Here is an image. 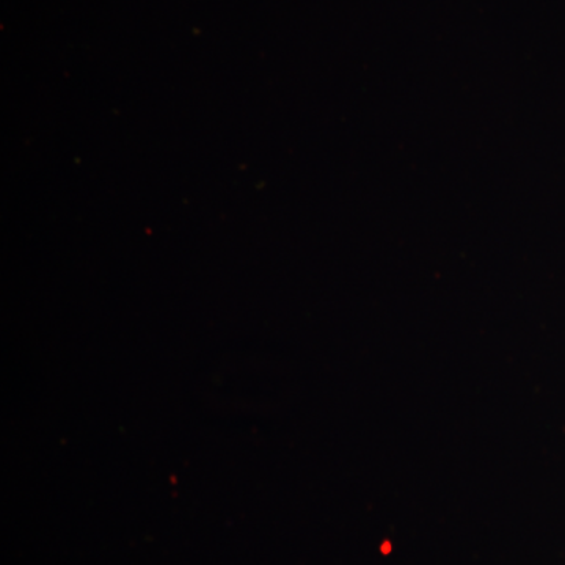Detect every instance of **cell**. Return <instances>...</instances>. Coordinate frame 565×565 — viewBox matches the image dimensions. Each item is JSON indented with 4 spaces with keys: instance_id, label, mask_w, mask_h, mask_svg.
<instances>
[]
</instances>
